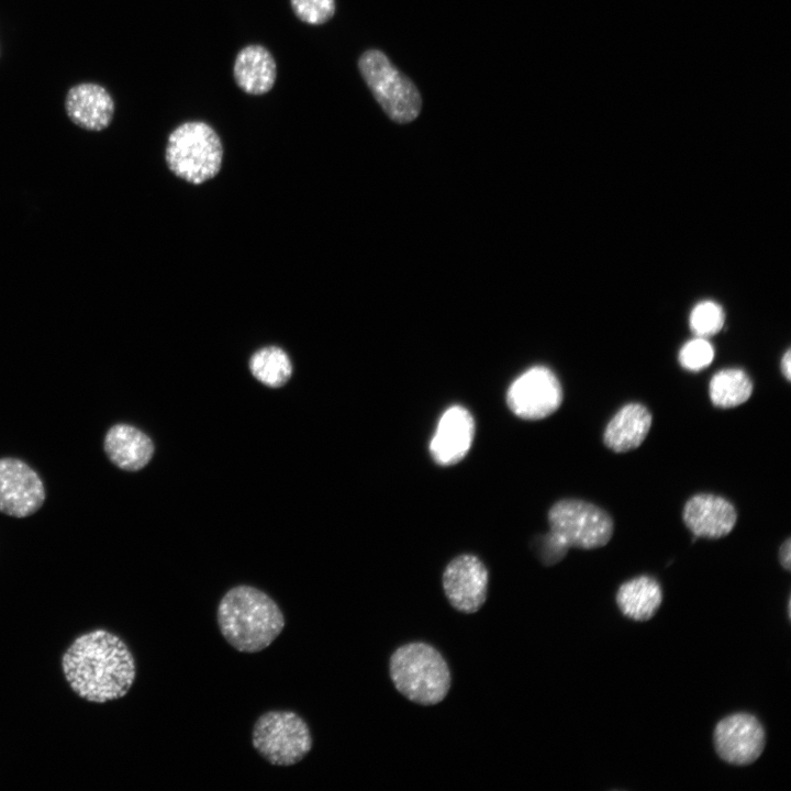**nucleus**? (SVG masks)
Segmentation results:
<instances>
[{
  "instance_id": "1",
  "label": "nucleus",
  "mask_w": 791,
  "mask_h": 791,
  "mask_svg": "<svg viewBox=\"0 0 791 791\" xmlns=\"http://www.w3.org/2000/svg\"><path fill=\"white\" fill-rule=\"evenodd\" d=\"M70 689L81 699L105 703L123 698L136 677L132 651L121 637L98 628L79 635L62 657Z\"/></svg>"
},
{
  "instance_id": "2",
  "label": "nucleus",
  "mask_w": 791,
  "mask_h": 791,
  "mask_svg": "<svg viewBox=\"0 0 791 791\" xmlns=\"http://www.w3.org/2000/svg\"><path fill=\"white\" fill-rule=\"evenodd\" d=\"M216 617L225 640L243 653L267 648L285 627V617L276 601L247 584L235 586L225 592Z\"/></svg>"
},
{
  "instance_id": "3",
  "label": "nucleus",
  "mask_w": 791,
  "mask_h": 791,
  "mask_svg": "<svg viewBox=\"0 0 791 791\" xmlns=\"http://www.w3.org/2000/svg\"><path fill=\"white\" fill-rule=\"evenodd\" d=\"M389 673L396 689L421 705L442 702L450 688V671L445 658L423 642L397 648L389 660Z\"/></svg>"
},
{
  "instance_id": "4",
  "label": "nucleus",
  "mask_w": 791,
  "mask_h": 791,
  "mask_svg": "<svg viewBox=\"0 0 791 791\" xmlns=\"http://www.w3.org/2000/svg\"><path fill=\"white\" fill-rule=\"evenodd\" d=\"M223 154L221 138L211 125L188 121L169 134L165 160L176 177L188 183L201 185L219 174Z\"/></svg>"
},
{
  "instance_id": "5",
  "label": "nucleus",
  "mask_w": 791,
  "mask_h": 791,
  "mask_svg": "<svg viewBox=\"0 0 791 791\" xmlns=\"http://www.w3.org/2000/svg\"><path fill=\"white\" fill-rule=\"evenodd\" d=\"M361 77L385 113L397 123H409L422 108L421 94L413 81L378 49H368L358 60Z\"/></svg>"
},
{
  "instance_id": "6",
  "label": "nucleus",
  "mask_w": 791,
  "mask_h": 791,
  "mask_svg": "<svg viewBox=\"0 0 791 791\" xmlns=\"http://www.w3.org/2000/svg\"><path fill=\"white\" fill-rule=\"evenodd\" d=\"M252 743L257 753L275 766L302 760L313 739L307 722L292 711H268L254 724Z\"/></svg>"
},
{
  "instance_id": "7",
  "label": "nucleus",
  "mask_w": 791,
  "mask_h": 791,
  "mask_svg": "<svg viewBox=\"0 0 791 791\" xmlns=\"http://www.w3.org/2000/svg\"><path fill=\"white\" fill-rule=\"evenodd\" d=\"M549 531L569 548L597 549L605 546L614 533L612 516L599 505L576 498L555 502L547 513Z\"/></svg>"
},
{
  "instance_id": "8",
  "label": "nucleus",
  "mask_w": 791,
  "mask_h": 791,
  "mask_svg": "<svg viewBox=\"0 0 791 791\" xmlns=\"http://www.w3.org/2000/svg\"><path fill=\"white\" fill-rule=\"evenodd\" d=\"M506 404L522 420H543L555 413L564 400L562 386L548 367L536 365L516 377L509 386Z\"/></svg>"
},
{
  "instance_id": "9",
  "label": "nucleus",
  "mask_w": 791,
  "mask_h": 791,
  "mask_svg": "<svg viewBox=\"0 0 791 791\" xmlns=\"http://www.w3.org/2000/svg\"><path fill=\"white\" fill-rule=\"evenodd\" d=\"M46 500L37 471L16 457L0 458V513L23 519L36 513Z\"/></svg>"
},
{
  "instance_id": "10",
  "label": "nucleus",
  "mask_w": 791,
  "mask_h": 791,
  "mask_svg": "<svg viewBox=\"0 0 791 791\" xmlns=\"http://www.w3.org/2000/svg\"><path fill=\"white\" fill-rule=\"evenodd\" d=\"M713 745L723 761L734 766H748L765 750L766 731L755 715L734 713L715 725Z\"/></svg>"
},
{
  "instance_id": "11",
  "label": "nucleus",
  "mask_w": 791,
  "mask_h": 791,
  "mask_svg": "<svg viewBox=\"0 0 791 791\" xmlns=\"http://www.w3.org/2000/svg\"><path fill=\"white\" fill-rule=\"evenodd\" d=\"M489 572L483 561L475 555L461 554L453 558L444 569L442 584L450 605L466 614L481 609L487 599Z\"/></svg>"
},
{
  "instance_id": "12",
  "label": "nucleus",
  "mask_w": 791,
  "mask_h": 791,
  "mask_svg": "<svg viewBox=\"0 0 791 791\" xmlns=\"http://www.w3.org/2000/svg\"><path fill=\"white\" fill-rule=\"evenodd\" d=\"M475 420L463 405H452L439 417L430 442L432 459L439 466H453L468 454L475 437Z\"/></svg>"
},
{
  "instance_id": "13",
  "label": "nucleus",
  "mask_w": 791,
  "mask_h": 791,
  "mask_svg": "<svg viewBox=\"0 0 791 791\" xmlns=\"http://www.w3.org/2000/svg\"><path fill=\"white\" fill-rule=\"evenodd\" d=\"M682 521L697 538L718 539L733 531L737 511L734 504L722 495L697 493L686 501Z\"/></svg>"
},
{
  "instance_id": "14",
  "label": "nucleus",
  "mask_w": 791,
  "mask_h": 791,
  "mask_svg": "<svg viewBox=\"0 0 791 791\" xmlns=\"http://www.w3.org/2000/svg\"><path fill=\"white\" fill-rule=\"evenodd\" d=\"M65 110L69 120L77 126L99 132L112 122L114 101L104 87L93 82H82L68 90Z\"/></svg>"
},
{
  "instance_id": "15",
  "label": "nucleus",
  "mask_w": 791,
  "mask_h": 791,
  "mask_svg": "<svg viewBox=\"0 0 791 791\" xmlns=\"http://www.w3.org/2000/svg\"><path fill=\"white\" fill-rule=\"evenodd\" d=\"M103 450L115 467L137 471L152 459L154 444L147 434L134 425L116 423L104 435Z\"/></svg>"
},
{
  "instance_id": "16",
  "label": "nucleus",
  "mask_w": 791,
  "mask_h": 791,
  "mask_svg": "<svg viewBox=\"0 0 791 791\" xmlns=\"http://www.w3.org/2000/svg\"><path fill=\"white\" fill-rule=\"evenodd\" d=\"M651 424L653 414L645 404L626 403L608 422L603 432V443L614 453L634 450L643 444Z\"/></svg>"
},
{
  "instance_id": "17",
  "label": "nucleus",
  "mask_w": 791,
  "mask_h": 791,
  "mask_svg": "<svg viewBox=\"0 0 791 791\" xmlns=\"http://www.w3.org/2000/svg\"><path fill=\"white\" fill-rule=\"evenodd\" d=\"M233 75L236 85L246 93L260 96L275 85L277 65L270 52L261 45L242 48L235 58Z\"/></svg>"
},
{
  "instance_id": "18",
  "label": "nucleus",
  "mask_w": 791,
  "mask_h": 791,
  "mask_svg": "<svg viewBox=\"0 0 791 791\" xmlns=\"http://www.w3.org/2000/svg\"><path fill=\"white\" fill-rule=\"evenodd\" d=\"M615 601L621 613L637 622L650 620L662 602V589L648 575L634 577L620 586Z\"/></svg>"
},
{
  "instance_id": "19",
  "label": "nucleus",
  "mask_w": 791,
  "mask_h": 791,
  "mask_svg": "<svg viewBox=\"0 0 791 791\" xmlns=\"http://www.w3.org/2000/svg\"><path fill=\"white\" fill-rule=\"evenodd\" d=\"M753 390V380L740 368L721 369L712 376L709 383L710 400L720 409H732L745 403Z\"/></svg>"
},
{
  "instance_id": "20",
  "label": "nucleus",
  "mask_w": 791,
  "mask_h": 791,
  "mask_svg": "<svg viewBox=\"0 0 791 791\" xmlns=\"http://www.w3.org/2000/svg\"><path fill=\"white\" fill-rule=\"evenodd\" d=\"M253 376L268 387H281L291 374L292 366L287 353L277 346H266L253 354L249 359Z\"/></svg>"
},
{
  "instance_id": "21",
  "label": "nucleus",
  "mask_w": 791,
  "mask_h": 791,
  "mask_svg": "<svg viewBox=\"0 0 791 791\" xmlns=\"http://www.w3.org/2000/svg\"><path fill=\"white\" fill-rule=\"evenodd\" d=\"M725 322L723 308L711 300L697 303L689 316V325L692 333L700 337H710L718 333Z\"/></svg>"
},
{
  "instance_id": "22",
  "label": "nucleus",
  "mask_w": 791,
  "mask_h": 791,
  "mask_svg": "<svg viewBox=\"0 0 791 791\" xmlns=\"http://www.w3.org/2000/svg\"><path fill=\"white\" fill-rule=\"evenodd\" d=\"M714 347L705 337L695 336L686 342L679 350L678 361L689 371H699L711 365Z\"/></svg>"
},
{
  "instance_id": "23",
  "label": "nucleus",
  "mask_w": 791,
  "mask_h": 791,
  "mask_svg": "<svg viewBox=\"0 0 791 791\" xmlns=\"http://www.w3.org/2000/svg\"><path fill=\"white\" fill-rule=\"evenodd\" d=\"M297 18L308 24L327 22L335 13V0H290Z\"/></svg>"
},
{
  "instance_id": "24",
  "label": "nucleus",
  "mask_w": 791,
  "mask_h": 791,
  "mask_svg": "<svg viewBox=\"0 0 791 791\" xmlns=\"http://www.w3.org/2000/svg\"><path fill=\"white\" fill-rule=\"evenodd\" d=\"M536 545L544 565L557 564L566 556L569 549L566 543L552 531L537 537Z\"/></svg>"
},
{
  "instance_id": "25",
  "label": "nucleus",
  "mask_w": 791,
  "mask_h": 791,
  "mask_svg": "<svg viewBox=\"0 0 791 791\" xmlns=\"http://www.w3.org/2000/svg\"><path fill=\"white\" fill-rule=\"evenodd\" d=\"M779 562L787 571L791 570V538L788 537L779 548Z\"/></svg>"
},
{
  "instance_id": "26",
  "label": "nucleus",
  "mask_w": 791,
  "mask_h": 791,
  "mask_svg": "<svg viewBox=\"0 0 791 791\" xmlns=\"http://www.w3.org/2000/svg\"><path fill=\"white\" fill-rule=\"evenodd\" d=\"M781 374L787 381L791 380V350L788 348L780 360Z\"/></svg>"
}]
</instances>
